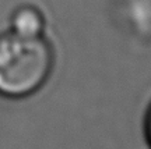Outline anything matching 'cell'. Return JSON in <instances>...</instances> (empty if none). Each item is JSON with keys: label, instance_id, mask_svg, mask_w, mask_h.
Masks as SVG:
<instances>
[{"label": "cell", "instance_id": "3", "mask_svg": "<svg viewBox=\"0 0 151 149\" xmlns=\"http://www.w3.org/2000/svg\"><path fill=\"white\" fill-rule=\"evenodd\" d=\"M144 134L148 145L151 146V103L146 112V117H144Z\"/></svg>", "mask_w": 151, "mask_h": 149}, {"label": "cell", "instance_id": "1", "mask_svg": "<svg viewBox=\"0 0 151 149\" xmlns=\"http://www.w3.org/2000/svg\"><path fill=\"white\" fill-rule=\"evenodd\" d=\"M55 67V50L45 35L0 34V96L25 99L48 82Z\"/></svg>", "mask_w": 151, "mask_h": 149}, {"label": "cell", "instance_id": "2", "mask_svg": "<svg viewBox=\"0 0 151 149\" xmlns=\"http://www.w3.org/2000/svg\"><path fill=\"white\" fill-rule=\"evenodd\" d=\"M46 29V17L35 4L22 3L11 11L9 17V31L21 36H42Z\"/></svg>", "mask_w": 151, "mask_h": 149}]
</instances>
